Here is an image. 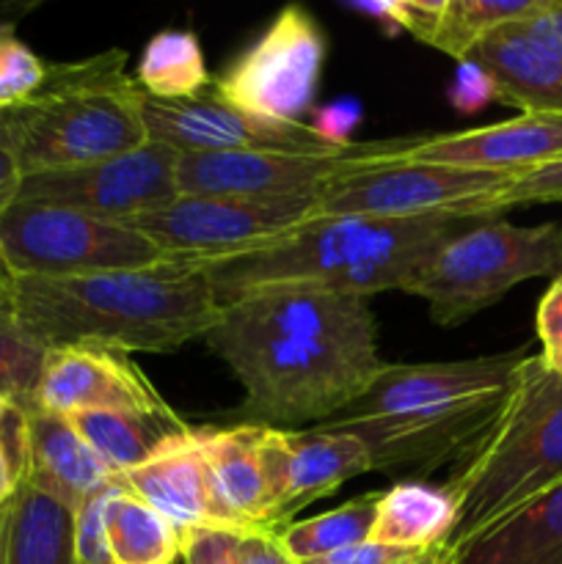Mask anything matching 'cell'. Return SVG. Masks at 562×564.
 I'll return each instance as SVG.
<instances>
[{
  "label": "cell",
  "mask_w": 562,
  "mask_h": 564,
  "mask_svg": "<svg viewBox=\"0 0 562 564\" xmlns=\"http://www.w3.org/2000/svg\"><path fill=\"white\" fill-rule=\"evenodd\" d=\"M119 490V488H116ZM114 490L88 499L75 512V560L77 564H116L110 549L108 529H105V507Z\"/></svg>",
  "instance_id": "d6a6232c"
},
{
  "label": "cell",
  "mask_w": 562,
  "mask_h": 564,
  "mask_svg": "<svg viewBox=\"0 0 562 564\" xmlns=\"http://www.w3.org/2000/svg\"><path fill=\"white\" fill-rule=\"evenodd\" d=\"M14 270L9 268V262H6L3 251H0V308H6V303H9V295H11V286H14Z\"/></svg>",
  "instance_id": "ee69618b"
},
{
  "label": "cell",
  "mask_w": 562,
  "mask_h": 564,
  "mask_svg": "<svg viewBox=\"0 0 562 564\" xmlns=\"http://www.w3.org/2000/svg\"><path fill=\"white\" fill-rule=\"evenodd\" d=\"M143 124L149 141L176 154L284 149V152H328L309 124H275L226 102L215 83L191 99H152L143 94Z\"/></svg>",
  "instance_id": "5bb4252c"
},
{
  "label": "cell",
  "mask_w": 562,
  "mask_h": 564,
  "mask_svg": "<svg viewBox=\"0 0 562 564\" xmlns=\"http://www.w3.org/2000/svg\"><path fill=\"white\" fill-rule=\"evenodd\" d=\"M446 99L457 113H477L485 105L496 102V83L477 61H457L455 75L446 88Z\"/></svg>",
  "instance_id": "836d02e7"
},
{
  "label": "cell",
  "mask_w": 562,
  "mask_h": 564,
  "mask_svg": "<svg viewBox=\"0 0 562 564\" xmlns=\"http://www.w3.org/2000/svg\"><path fill=\"white\" fill-rule=\"evenodd\" d=\"M0 549L3 564H77L75 512L20 482L0 510Z\"/></svg>",
  "instance_id": "484cf974"
},
{
  "label": "cell",
  "mask_w": 562,
  "mask_h": 564,
  "mask_svg": "<svg viewBox=\"0 0 562 564\" xmlns=\"http://www.w3.org/2000/svg\"><path fill=\"white\" fill-rule=\"evenodd\" d=\"M455 521L457 505L446 485L400 479L380 494L369 540L408 551L446 549Z\"/></svg>",
  "instance_id": "d4e9b609"
},
{
  "label": "cell",
  "mask_w": 562,
  "mask_h": 564,
  "mask_svg": "<svg viewBox=\"0 0 562 564\" xmlns=\"http://www.w3.org/2000/svg\"><path fill=\"white\" fill-rule=\"evenodd\" d=\"M6 312L47 350L91 345L127 356L176 350L220 317L207 281L187 262L72 279L17 275Z\"/></svg>",
  "instance_id": "3957f363"
},
{
  "label": "cell",
  "mask_w": 562,
  "mask_h": 564,
  "mask_svg": "<svg viewBox=\"0 0 562 564\" xmlns=\"http://www.w3.org/2000/svg\"><path fill=\"white\" fill-rule=\"evenodd\" d=\"M33 408L69 419L86 411L154 413L171 405L127 352L69 345L47 350Z\"/></svg>",
  "instance_id": "9a60e30c"
},
{
  "label": "cell",
  "mask_w": 562,
  "mask_h": 564,
  "mask_svg": "<svg viewBox=\"0 0 562 564\" xmlns=\"http://www.w3.org/2000/svg\"><path fill=\"white\" fill-rule=\"evenodd\" d=\"M47 347L33 339L6 308H0V397L31 408L42 380Z\"/></svg>",
  "instance_id": "f546056e"
},
{
  "label": "cell",
  "mask_w": 562,
  "mask_h": 564,
  "mask_svg": "<svg viewBox=\"0 0 562 564\" xmlns=\"http://www.w3.org/2000/svg\"><path fill=\"white\" fill-rule=\"evenodd\" d=\"M562 202V154L538 165V169L521 171L507 182L505 191L496 193L490 213L494 218L505 209L529 207V204H554Z\"/></svg>",
  "instance_id": "1f68e13d"
},
{
  "label": "cell",
  "mask_w": 562,
  "mask_h": 564,
  "mask_svg": "<svg viewBox=\"0 0 562 564\" xmlns=\"http://www.w3.org/2000/svg\"><path fill=\"white\" fill-rule=\"evenodd\" d=\"M562 485V375L540 352L523 358L516 386L490 433L446 482L457 521L446 543L463 549Z\"/></svg>",
  "instance_id": "5b68a950"
},
{
  "label": "cell",
  "mask_w": 562,
  "mask_h": 564,
  "mask_svg": "<svg viewBox=\"0 0 562 564\" xmlns=\"http://www.w3.org/2000/svg\"><path fill=\"white\" fill-rule=\"evenodd\" d=\"M534 325H538L540 358L551 372L562 375V275H556L540 297Z\"/></svg>",
  "instance_id": "e575fe53"
},
{
  "label": "cell",
  "mask_w": 562,
  "mask_h": 564,
  "mask_svg": "<svg viewBox=\"0 0 562 564\" xmlns=\"http://www.w3.org/2000/svg\"><path fill=\"white\" fill-rule=\"evenodd\" d=\"M22 169L17 160L14 143H11L9 127H6L3 113H0V215L20 198Z\"/></svg>",
  "instance_id": "60d3db41"
},
{
  "label": "cell",
  "mask_w": 562,
  "mask_h": 564,
  "mask_svg": "<svg viewBox=\"0 0 562 564\" xmlns=\"http://www.w3.org/2000/svg\"><path fill=\"white\" fill-rule=\"evenodd\" d=\"M237 540L240 534L202 529L182 540L185 564H237Z\"/></svg>",
  "instance_id": "8d00e7d4"
},
{
  "label": "cell",
  "mask_w": 562,
  "mask_h": 564,
  "mask_svg": "<svg viewBox=\"0 0 562 564\" xmlns=\"http://www.w3.org/2000/svg\"><path fill=\"white\" fill-rule=\"evenodd\" d=\"M28 468L25 479L39 494L77 512L88 499L121 488L119 477L83 441L75 424L39 408H25Z\"/></svg>",
  "instance_id": "ac0fdd59"
},
{
  "label": "cell",
  "mask_w": 562,
  "mask_h": 564,
  "mask_svg": "<svg viewBox=\"0 0 562 564\" xmlns=\"http://www.w3.org/2000/svg\"><path fill=\"white\" fill-rule=\"evenodd\" d=\"M20 482H22L20 471H17L14 463H11V457L6 455L3 444H0V510H3L11 499H14Z\"/></svg>",
  "instance_id": "7bdbcfd3"
},
{
  "label": "cell",
  "mask_w": 562,
  "mask_h": 564,
  "mask_svg": "<svg viewBox=\"0 0 562 564\" xmlns=\"http://www.w3.org/2000/svg\"><path fill=\"white\" fill-rule=\"evenodd\" d=\"M246 391L248 424L328 422L375 383L378 356L369 297L264 290L220 308L204 336Z\"/></svg>",
  "instance_id": "6da1fadb"
},
{
  "label": "cell",
  "mask_w": 562,
  "mask_h": 564,
  "mask_svg": "<svg viewBox=\"0 0 562 564\" xmlns=\"http://www.w3.org/2000/svg\"><path fill=\"white\" fill-rule=\"evenodd\" d=\"M527 350L444 364H386L375 383L323 430L367 446L372 471L424 479L463 463L490 433Z\"/></svg>",
  "instance_id": "7a4b0ae2"
},
{
  "label": "cell",
  "mask_w": 562,
  "mask_h": 564,
  "mask_svg": "<svg viewBox=\"0 0 562 564\" xmlns=\"http://www.w3.org/2000/svg\"><path fill=\"white\" fill-rule=\"evenodd\" d=\"M361 116L364 108L358 99L342 97L323 105V108L312 110V119H309L306 124L309 130H312L320 141L328 143V147H350V135L358 127V121H361Z\"/></svg>",
  "instance_id": "d590c367"
},
{
  "label": "cell",
  "mask_w": 562,
  "mask_h": 564,
  "mask_svg": "<svg viewBox=\"0 0 562 564\" xmlns=\"http://www.w3.org/2000/svg\"><path fill=\"white\" fill-rule=\"evenodd\" d=\"M347 9L375 20V25L386 36H397V33L406 31V22H402V0H353V3H347Z\"/></svg>",
  "instance_id": "b9f144b4"
},
{
  "label": "cell",
  "mask_w": 562,
  "mask_h": 564,
  "mask_svg": "<svg viewBox=\"0 0 562 564\" xmlns=\"http://www.w3.org/2000/svg\"><path fill=\"white\" fill-rule=\"evenodd\" d=\"M0 251L14 275L39 279H72L174 262L136 226L28 198H17L0 215Z\"/></svg>",
  "instance_id": "ba28073f"
},
{
  "label": "cell",
  "mask_w": 562,
  "mask_h": 564,
  "mask_svg": "<svg viewBox=\"0 0 562 564\" xmlns=\"http://www.w3.org/2000/svg\"><path fill=\"white\" fill-rule=\"evenodd\" d=\"M496 83V102L532 116H562V55L549 53L521 25L507 22L468 55Z\"/></svg>",
  "instance_id": "d6986e66"
},
{
  "label": "cell",
  "mask_w": 562,
  "mask_h": 564,
  "mask_svg": "<svg viewBox=\"0 0 562 564\" xmlns=\"http://www.w3.org/2000/svg\"><path fill=\"white\" fill-rule=\"evenodd\" d=\"M50 64L39 58L11 25H0V113L31 102L47 83Z\"/></svg>",
  "instance_id": "4dcf8cb0"
},
{
  "label": "cell",
  "mask_w": 562,
  "mask_h": 564,
  "mask_svg": "<svg viewBox=\"0 0 562 564\" xmlns=\"http://www.w3.org/2000/svg\"><path fill=\"white\" fill-rule=\"evenodd\" d=\"M105 529L116 564H174L182 556L176 529L127 490H114L105 507Z\"/></svg>",
  "instance_id": "83f0119b"
},
{
  "label": "cell",
  "mask_w": 562,
  "mask_h": 564,
  "mask_svg": "<svg viewBox=\"0 0 562 564\" xmlns=\"http://www.w3.org/2000/svg\"><path fill=\"white\" fill-rule=\"evenodd\" d=\"M444 556L446 564H562V485Z\"/></svg>",
  "instance_id": "603a6c76"
},
{
  "label": "cell",
  "mask_w": 562,
  "mask_h": 564,
  "mask_svg": "<svg viewBox=\"0 0 562 564\" xmlns=\"http://www.w3.org/2000/svg\"><path fill=\"white\" fill-rule=\"evenodd\" d=\"M378 501L380 494L358 496V499L347 501V505L336 507L331 512H323L317 518L287 523L279 538L298 564L350 549V545L369 540V534H372Z\"/></svg>",
  "instance_id": "f1b7e54d"
},
{
  "label": "cell",
  "mask_w": 562,
  "mask_h": 564,
  "mask_svg": "<svg viewBox=\"0 0 562 564\" xmlns=\"http://www.w3.org/2000/svg\"><path fill=\"white\" fill-rule=\"evenodd\" d=\"M69 422L116 477H125L193 433L171 408L154 413L86 411L69 416Z\"/></svg>",
  "instance_id": "cb8c5ba5"
},
{
  "label": "cell",
  "mask_w": 562,
  "mask_h": 564,
  "mask_svg": "<svg viewBox=\"0 0 562 564\" xmlns=\"http://www.w3.org/2000/svg\"><path fill=\"white\" fill-rule=\"evenodd\" d=\"M317 207L309 198L176 196L130 220L174 262L207 264L257 251L306 224Z\"/></svg>",
  "instance_id": "7c38bea8"
},
{
  "label": "cell",
  "mask_w": 562,
  "mask_h": 564,
  "mask_svg": "<svg viewBox=\"0 0 562 564\" xmlns=\"http://www.w3.org/2000/svg\"><path fill=\"white\" fill-rule=\"evenodd\" d=\"M521 31L529 39L545 47L549 53L562 55V3L560 0H540L532 14L518 20Z\"/></svg>",
  "instance_id": "f35d334b"
},
{
  "label": "cell",
  "mask_w": 562,
  "mask_h": 564,
  "mask_svg": "<svg viewBox=\"0 0 562 564\" xmlns=\"http://www.w3.org/2000/svg\"><path fill=\"white\" fill-rule=\"evenodd\" d=\"M262 424L193 430V441L207 466L220 507L242 534L273 532L268 521V485L259 463Z\"/></svg>",
  "instance_id": "ffe728a7"
},
{
  "label": "cell",
  "mask_w": 562,
  "mask_h": 564,
  "mask_svg": "<svg viewBox=\"0 0 562 564\" xmlns=\"http://www.w3.org/2000/svg\"><path fill=\"white\" fill-rule=\"evenodd\" d=\"M562 154V116L521 113L499 124L441 135H413L397 163L455 165L472 171L521 174Z\"/></svg>",
  "instance_id": "2e32d148"
},
{
  "label": "cell",
  "mask_w": 562,
  "mask_h": 564,
  "mask_svg": "<svg viewBox=\"0 0 562 564\" xmlns=\"http://www.w3.org/2000/svg\"><path fill=\"white\" fill-rule=\"evenodd\" d=\"M422 554L424 551L395 549V545H383V543H375V540H364V543L350 545V549L334 551V554L320 556V560L301 562V564H402L408 560H417V556H422Z\"/></svg>",
  "instance_id": "74e56055"
},
{
  "label": "cell",
  "mask_w": 562,
  "mask_h": 564,
  "mask_svg": "<svg viewBox=\"0 0 562 564\" xmlns=\"http://www.w3.org/2000/svg\"><path fill=\"white\" fill-rule=\"evenodd\" d=\"M136 83L152 99H191L213 83L193 31H160L143 47Z\"/></svg>",
  "instance_id": "4316f807"
},
{
  "label": "cell",
  "mask_w": 562,
  "mask_h": 564,
  "mask_svg": "<svg viewBox=\"0 0 562 564\" xmlns=\"http://www.w3.org/2000/svg\"><path fill=\"white\" fill-rule=\"evenodd\" d=\"M287 444H290V477H287V499L279 516L281 529L303 507L334 494L347 479L372 471L367 446L350 433L323 427L303 430V433L287 430Z\"/></svg>",
  "instance_id": "44dd1931"
},
{
  "label": "cell",
  "mask_w": 562,
  "mask_h": 564,
  "mask_svg": "<svg viewBox=\"0 0 562 564\" xmlns=\"http://www.w3.org/2000/svg\"><path fill=\"white\" fill-rule=\"evenodd\" d=\"M411 138L350 143L328 152H284V149H242V152L180 154L176 191L180 196L231 198H309L320 196L342 176L397 163Z\"/></svg>",
  "instance_id": "9c48e42d"
},
{
  "label": "cell",
  "mask_w": 562,
  "mask_h": 564,
  "mask_svg": "<svg viewBox=\"0 0 562 564\" xmlns=\"http://www.w3.org/2000/svg\"><path fill=\"white\" fill-rule=\"evenodd\" d=\"M540 0H402L406 31L450 58L466 61L496 28L532 14Z\"/></svg>",
  "instance_id": "7402d4cb"
},
{
  "label": "cell",
  "mask_w": 562,
  "mask_h": 564,
  "mask_svg": "<svg viewBox=\"0 0 562 564\" xmlns=\"http://www.w3.org/2000/svg\"><path fill=\"white\" fill-rule=\"evenodd\" d=\"M402 564H446V556H444V549H433V551H424V554L417 556V560H408Z\"/></svg>",
  "instance_id": "f6af8a7d"
},
{
  "label": "cell",
  "mask_w": 562,
  "mask_h": 564,
  "mask_svg": "<svg viewBox=\"0 0 562 564\" xmlns=\"http://www.w3.org/2000/svg\"><path fill=\"white\" fill-rule=\"evenodd\" d=\"M9 411H11V402L6 400V397H0V427H3V422H6V416H9Z\"/></svg>",
  "instance_id": "bcb514c9"
},
{
  "label": "cell",
  "mask_w": 562,
  "mask_h": 564,
  "mask_svg": "<svg viewBox=\"0 0 562 564\" xmlns=\"http://www.w3.org/2000/svg\"><path fill=\"white\" fill-rule=\"evenodd\" d=\"M463 218L312 215L290 235L218 262L193 264L220 308L264 290H317L369 297L400 290Z\"/></svg>",
  "instance_id": "277c9868"
},
{
  "label": "cell",
  "mask_w": 562,
  "mask_h": 564,
  "mask_svg": "<svg viewBox=\"0 0 562 564\" xmlns=\"http://www.w3.org/2000/svg\"><path fill=\"white\" fill-rule=\"evenodd\" d=\"M516 174L433 163H391L342 176L320 191L314 215L361 218H494L490 204Z\"/></svg>",
  "instance_id": "30bf717a"
},
{
  "label": "cell",
  "mask_w": 562,
  "mask_h": 564,
  "mask_svg": "<svg viewBox=\"0 0 562 564\" xmlns=\"http://www.w3.org/2000/svg\"><path fill=\"white\" fill-rule=\"evenodd\" d=\"M121 50L75 64H50L47 83L3 119L22 176L119 158L149 141L143 91Z\"/></svg>",
  "instance_id": "8992f818"
},
{
  "label": "cell",
  "mask_w": 562,
  "mask_h": 564,
  "mask_svg": "<svg viewBox=\"0 0 562 564\" xmlns=\"http://www.w3.org/2000/svg\"><path fill=\"white\" fill-rule=\"evenodd\" d=\"M0 564H3V549H0Z\"/></svg>",
  "instance_id": "7dc6e473"
},
{
  "label": "cell",
  "mask_w": 562,
  "mask_h": 564,
  "mask_svg": "<svg viewBox=\"0 0 562 564\" xmlns=\"http://www.w3.org/2000/svg\"><path fill=\"white\" fill-rule=\"evenodd\" d=\"M237 564H298L279 532H251L237 540Z\"/></svg>",
  "instance_id": "ab89813d"
},
{
  "label": "cell",
  "mask_w": 562,
  "mask_h": 564,
  "mask_svg": "<svg viewBox=\"0 0 562 564\" xmlns=\"http://www.w3.org/2000/svg\"><path fill=\"white\" fill-rule=\"evenodd\" d=\"M174 149L147 141L132 152L50 174L22 176L20 198L130 224L180 196Z\"/></svg>",
  "instance_id": "4fadbf2b"
},
{
  "label": "cell",
  "mask_w": 562,
  "mask_h": 564,
  "mask_svg": "<svg viewBox=\"0 0 562 564\" xmlns=\"http://www.w3.org/2000/svg\"><path fill=\"white\" fill-rule=\"evenodd\" d=\"M325 64V33L309 9L287 6L262 36L231 61L215 91L235 108L275 121L306 124Z\"/></svg>",
  "instance_id": "8fae6325"
},
{
  "label": "cell",
  "mask_w": 562,
  "mask_h": 564,
  "mask_svg": "<svg viewBox=\"0 0 562 564\" xmlns=\"http://www.w3.org/2000/svg\"><path fill=\"white\" fill-rule=\"evenodd\" d=\"M119 482L121 490L160 512L176 529L180 540L202 529L242 534L229 512L220 507L193 433L143 466L127 471Z\"/></svg>",
  "instance_id": "e0dca14e"
},
{
  "label": "cell",
  "mask_w": 562,
  "mask_h": 564,
  "mask_svg": "<svg viewBox=\"0 0 562 564\" xmlns=\"http://www.w3.org/2000/svg\"><path fill=\"white\" fill-rule=\"evenodd\" d=\"M545 275H562V224L516 226L479 218L466 220L433 248L402 292L428 301L439 325H461L521 281Z\"/></svg>",
  "instance_id": "52a82bcc"
}]
</instances>
